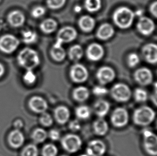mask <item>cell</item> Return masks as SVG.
I'll return each instance as SVG.
<instances>
[{
	"label": "cell",
	"instance_id": "obj_1",
	"mask_svg": "<svg viewBox=\"0 0 157 156\" xmlns=\"http://www.w3.org/2000/svg\"><path fill=\"white\" fill-rule=\"evenodd\" d=\"M135 18V13L127 6L117 8L113 15V20L115 25L121 29H128L132 26Z\"/></svg>",
	"mask_w": 157,
	"mask_h": 156
},
{
	"label": "cell",
	"instance_id": "obj_2",
	"mask_svg": "<svg viewBox=\"0 0 157 156\" xmlns=\"http://www.w3.org/2000/svg\"><path fill=\"white\" fill-rule=\"evenodd\" d=\"M17 61L19 65L26 70H33L40 64L38 53L30 48H25L19 52Z\"/></svg>",
	"mask_w": 157,
	"mask_h": 156
},
{
	"label": "cell",
	"instance_id": "obj_3",
	"mask_svg": "<svg viewBox=\"0 0 157 156\" xmlns=\"http://www.w3.org/2000/svg\"><path fill=\"white\" fill-rule=\"evenodd\" d=\"M156 113L153 109L148 106H142L135 110L132 115V120L136 125L145 127L153 122Z\"/></svg>",
	"mask_w": 157,
	"mask_h": 156
},
{
	"label": "cell",
	"instance_id": "obj_4",
	"mask_svg": "<svg viewBox=\"0 0 157 156\" xmlns=\"http://www.w3.org/2000/svg\"><path fill=\"white\" fill-rule=\"evenodd\" d=\"M61 144L66 152L69 154H74L81 149L83 142L78 135L70 133L66 134L62 138Z\"/></svg>",
	"mask_w": 157,
	"mask_h": 156
},
{
	"label": "cell",
	"instance_id": "obj_5",
	"mask_svg": "<svg viewBox=\"0 0 157 156\" xmlns=\"http://www.w3.org/2000/svg\"><path fill=\"white\" fill-rule=\"evenodd\" d=\"M110 93L113 99L120 103L129 101L132 95L129 87L123 83H117L114 84L110 89Z\"/></svg>",
	"mask_w": 157,
	"mask_h": 156
},
{
	"label": "cell",
	"instance_id": "obj_6",
	"mask_svg": "<svg viewBox=\"0 0 157 156\" xmlns=\"http://www.w3.org/2000/svg\"><path fill=\"white\" fill-rule=\"evenodd\" d=\"M143 147L145 152L151 156H156L157 154V136L148 129L143 131Z\"/></svg>",
	"mask_w": 157,
	"mask_h": 156
},
{
	"label": "cell",
	"instance_id": "obj_7",
	"mask_svg": "<svg viewBox=\"0 0 157 156\" xmlns=\"http://www.w3.org/2000/svg\"><path fill=\"white\" fill-rule=\"evenodd\" d=\"M69 76L72 82L82 84L87 81L89 73L85 66L82 64L75 63L70 68Z\"/></svg>",
	"mask_w": 157,
	"mask_h": 156
},
{
	"label": "cell",
	"instance_id": "obj_8",
	"mask_svg": "<svg viewBox=\"0 0 157 156\" xmlns=\"http://www.w3.org/2000/svg\"><path fill=\"white\" fill-rule=\"evenodd\" d=\"M129 116L125 108H117L113 111L110 116V121L115 128H123L128 124Z\"/></svg>",
	"mask_w": 157,
	"mask_h": 156
},
{
	"label": "cell",
	"instance_id": "obj_9",
	"mask_svg": "<svg viewBox=\"0 0 157 156\" xmlns=\"http://www.w3.org/2000/svg\"><path fill=\"white\" fill-rule=\"evenodd\" d=\"M20 41L11 34H5L0 37V50L5 54H11L19 46Z\"/></svg>",
	"mask_w": 157,
	"mask_h": 156
},
{
	"label": "cell",
	"instance_id": "obj_10",
	"mask_svg": "<svg viewBox=\"0 0 157 156\" xmlns=\"http://www.w3.org/2000/svg\"><path fill=\"white\" fill-rule=\"evenodd\" d=\"M76 30L70 26L61 28L56 35V41L59 44H62L72 42L77 36Z\"/></svg>",
	"mask_w": 157,
	"mask_h": 156
},
{
	"label": "cell",
	"instance_id": "obj_11",
	"mask_svg": "<svg viewBox=\"0 0 157 156\" xmlns=\"http://www.w3.org/2000/svg\"><path fill=\"white\" fill-rule=\"evenodd\" d=\"M116 76L115 70L108 66H104L98 69L96 78L101 85L105 86L112 82Z\"/></svg>",
	"mask_w": 157,
	"mask_h": 156
},
{
	"label": "cell",
	"instance_id": "obj_12",
	"mask_svg": "<svg viewBox=\"0 0 157 156\" xmlns=\"http://www.w3.org/2000/svg\"><path fill=\"white\" fill-rule=\"evenodd\" d=\"M134 79L142 86H147L153 81V74L151 70L147 68H139L134 74Z\"/></svg>",
	"mask_w": 157,
	"mask_h": 156
},
{
	"label": "cell",
	"instance_id": "obj_13",
	"mask_svg": "<svg viewBox=\"0 0 157 156\" xmlns=\"http://www.w3.org/2000/svg\"><path fill=\"white\" fill-rule=\"evenodd\" d=\"M106 151V144L100 139L90 141L86 148V154L88 156H102Z\"/></svg>",
	"mask_w": 157,
	"mask_h": 156
},
{
	"label": "cell",
	"instance_id": "obj_14",
	"mask_svg": "<svg viewBox=\"0 0 157 156\" xmlns=\"http://www.w3.org/2000/svg\"><path fill=\"white\" fill-rule=\"evenodd\" d=\"M86 55L87 59L91 61H99L104 56L105 49L102 45L94 42L87 46Z\"/></svg>",
	"mask_w": 157,
	"mask_h": 156
},
{
	"label": "cell",
	"instance_id": "obj_15",
	"mask_svg": "<svg viewBox=\"0 0 157 156\" xmlns=\"http://www.w3.org/2000/svg\"><path fill=\"white\" fill-rule=\"evenodd\" d=\"M137 28L140 34L149 36L153 33L155 29V22L149 17H140L137 24Z\"/></svg>",
	"mask_w": 157,
	"mask_h": 156
},
{
	"label": "cell",
	"instance_id": "obj_16",
	"mask_svg": "<svg viewBox=\"0 0 157 156\" xmlns=\"http://www.w3.org/2000/svg\"><path fill=\"white\" fill-rule=\"evenodd\" d=\"M29 106L33 112L41 114L46 112L48 108V104L43 97L34 96L29 99Z\"/></svg>",
	"mask_w": 157,
	"mask_h": 156
},
{
	"label": "cell",
	"instance_id": "obj_17",
	"mask_svg": "<svg viewBox=\"0 0 157 156\" xmlns=\"http://www.w3.org/2000/svg\"><path fill=\"white\" fill-rule=\"evenodd\" d=\"M142 55L145 60L149 63L155 64L157 61V46L153 43L145 44L143 47Z\"/></svg>",
	"mask_w": 157,
	"mask_h": 156
},
{
	"label": "cell",
	"instance_id": "obj_18",
	"mask_svg": "<svg viewBox=\"0 0 157 156\" xmlns=\"http://www.w3.org/2000/svg\"><path fill=\"white\" fill-rule=\"evenodd\" d=\"M9 144L13 149H19L25 142V136L21 130L14 129L9 133L8 137Z\"/></svg>",
	"mask_w": 157,
	"mask_h": 156
},
{
	"label": "cell",
	"instance_id": "obj_19",
	"mask_svg": "<svg viewBox=\"0 0 157 156\" xmlns=\"http://www.w3.org/2000/svg\"><path fill=\"white\" fill-rule=\"evenodd\" d=\"M54 117L59 124H66L70 118V110L66 106H58L54 110Z\"/></svg>",
	"mask_w": 157,
	"mask_h": 156
},
{
	"label": "cell",
	"instance_id": "obj_20",
	"mask_svg": "<svg viewBox=\"0 0 157 156\" xmlns=\"http://www.w3.org/2000/svg\"><path fill=\"white\" fill-rule=\"evenodd\" d=\"M114 33V28L111 24L104 23L98 28L96 33V36L99 40L105 41L112 38Z\"/></svg>",
	"mask_w": 157,
	"mask_h": 156
},
{
	"label": "cell",
	"instance_id": "obj_21",
	"mask_svg": "<svg viewBox=\"0 0 157 156\" xmlns=\"http://www.w3.org/2000/svg\"><path fill=\"white\" fill-rule=\"evenodd\" d=\"M110 105L107 101L98 99L94 104V111L99 118H104L108 114L110 110Z\"/></svg>",
	"mask_w": 157,
	"mask_h": 156
},
{
	"label": "cell",
	"instance_id": "obj_22",
	"mask_svg": "<svg viewBox=\"0 0 157 156\" xmlns=\"http://www.w3.org/2000/svg\"><path fill=\"white\" fill-rule=\"evenodd\" d=\"M78 24L82 31L89 33L92 31L95 28L96 20L90 16L84 15L79 19Z\"/></svg>",
	"mask_w": 157,
	"mask_h": 156
},
{
	"label": "cell",
	"instance_id": "obj_23",
	"mask_svg": "<svg viewBox=\"0 0 157 156\" xmlns=\"http://www.w3.org/2000/svg\"><path fill=\"white\" fill-rule=\"evenodd\" d=\"M50 55L54 61L61 62L66 58L67 53L62 44L55 42L50 50Z\"/></svg>",
	"mask_w": 157,
	"mask_h": 156
},
{
	"label": "cell",
	"instance_id": "obj_24",
	"mask_svg": "<svg viewBox=\"0 0 157 156\" xmlns=\"http://www.w3.org/2000/svg\"><path fill=\"white\" fill-rule=\"evenodd\" d=\"M90 91L86 87L81 86L75 88L72 91V96L75 101L83 103L89 98Z\"/></svg>",
	"mask_w": 157,
	"mask_h": 156
},
{
	"label": "cell",
	"instance_id": "obj_25",
	"mask_svg": "<svg viewBox=\"0 0 157 156\" xmlns=\"http://www.w3.org/2000/svg\"><path fill=\"white\" fill-rule=\"evenodd\" d=\"M8 20L13 27L19 28L23 25L25 20V18L21 11H13L9 14Z\"/></svg>",
	"mask_w": 157,
	"mask_h": 156
},
{
	"label": "cell",
	"instance_id": "obj_26",
	"mask_svg": "<svg viewBox=\"0 0 157 156\" xmlns=\"http://www.w3.org/2000/svg\"><path fill=\"white\" fill-rule=\"evenodd\" d=\"M93 130L96 135L103 136L108 133L109 125L103 118H99L93 123Z\"/></svg>",
	"mask_w": 157,
	"mask_h": 156
},
{
	"label": "cell",
	"instance_id": "obj_27",
	"mask_svg": "<svg viewBox=\"0 0 157 156\" xmlns=\"http://www.w3.org/2000/svg\"><path fill=\"white\" fill-rule=\"evenodd\" d=\"M58 24L55 19L47 18L43 20L40 25L41 31L45 34H51L57 30Z\"/></svg>",
	"mask_w": 157,
	"mask_h": 156
},
{
	"label": "cell",
	"instance_id": "obj_28",
	"mask_svg": "<svg viewBox=\"0 0 157 156\" xmlns=\"http://www.w3.org/2000/svg\"><path fill=\"white\" fill-rule=\"evenodd\" d=\"M69 59L77 63L79 61L84 55V50L82 46L79 44H75L70 47L68 53Z\"/></svg>",
	"mask_w": 157,
	"mask_h": 156
},
{
	"label": "cell",
	"instance_id": "obj_29",
	"mask_svg": "<svg viewBox=\"0 0 157 156\" xmlns=\"http://www.w3.org/2000/svg\"><path fill=\"white\" fill-rule=\"evenodd\" d=\"M31 137L35 144L42 143L47 139L48 133L44 128H37L33 131Z\"/></svg>",
	"mask_w": 157,
	"mask_h": 156
},
{
	"label": "cell",
	"instance_id": "obj_30",
	"mask_svg": "<svg viewBox=\"0 0 157 156\" xmlns=\"http://www.w3.org/2000/svg\"><path fill=\"white\" fill-rule=\"evenodd\" d=\"M75 113L77 118L80 120H87L91 115V111L87 106L82 105L75 109Z\"/></svg>",
	"mask_w": 157,
	"mask_h": 156
},
{
	"label": "cell",
	"instance_id": "obj_31",
	"mask_svg": "<svg viewBox=\"0 0 157 156\" xmlns=\"http://www.w3.org/2000/svg\"><path fill=\"white\" fill-rule=\"evenodd\" d=\"M102 6L101 0H85L84 6L90 13H96Z\"/></svg>",
	"mask_w": 157,
	"mask_h": 156
},
{
	"label": "cell",
	"instance_id": "obj_32",
	"mask_svg": "<svg viewBox=\"0 0 157 156\" xmlns=\"http://www.w3.org/2000/svg\"><path fill=\"white\" fill-rule=\"evenodd\" d=\"M148 93L147 91L142 88H137L134 92L135 101L137 103H144L148 99Z\"/></svg>",
	"mask_w": 157,
	"mask_h": 156
},
{
	"label": "cell",
	"instance_id": "obj_33",
	"mask_svg": "<svg viewBox=\"0 0 157 156\" xmlns=\"http://www.w3.org/2000/svg\"><path fill=\"white\" fill-rule=\"evenodd\" d=\"M22 39L23 42L26 44H32L37 41L38 35L33 31L26 30L22 33Z\"/></svg>",
	"mask_w": 157,
	"mask_h": 156
},
{
	"label": "cell",
	"instance_id": "obj_34",
	"mask_svg": "<svg viewBox=\"0 0 157 156\" xmlns=\"http://www.w3.org/2000/svg\"><path fill=\"white\" fill-rule=\"evenodd\" d=\"M58 149L55 144L48 143L43 147L41 150L42 156H57Z\"/></svg>",
	"mask_w": 157,
	"mask_h": 156
},
{
	"label": "cell",
	"instance_id": "obj_35",
	"mask_svg": "<svg viewBox=\"0 0 157 156\" xmlns=\"http://www.w3.org/2000/svg\"><path fill=\"white\" fill-rule=\"evenodd\" d=\"M39 149L36 144H29L25 146L21 152V156H38Z\"/></svg>",
	"mask_w": 157,
	"mask_h": 156
},
{
	"label": "cell",
	"instance_id": "obj_36",
	"mask_svg": "<svg viewBox=\"0 0 157 156\" xmlns=\"http://www.w3.org/2000/svg\"><path fill=\"white\" fill-rule=\"evenodd\" d=\"M39 122L43 127H49L53 125L54 120L51 114L45 112L41 114L39 118Z\"/></svg>",
	"mask_w": 157,
	"mask_h": 156
},
{
	"label": "cell",
	"instance_id": "obj_37",
	"mask_svg": "<svg viewBox=\"0 0 157 156\" xmlns=\"http://www.w3.org/2000/svg\"><path fill=\"white\" fill-rule=\"evenodd\" d=\"M23 80L26 84L29 85L34 84L36 81V74L33 70H26L23 76Z\"/></svg>",
	"mask_w": 157,
	"mask_h": 156
},
{
	"label": "cell",
	"instance_id": "obj_38",
	"mask_svg": "<svg viewBox=\"0 0 157 156\" xmlns=\"http://www.w3.org/2000/svg\"><path fill=\"white\" fill-rule=\"evenodd\" d=\"M127 64L129 68H134L138 65L140 61V58L137 54L135 53H130L129 55L128 56Z\"/></svg>",
	"mask_w": 157,
	"mask_h": 156
},
{
	"label": "cell",
	"instance_id": "obj_39",
	"mask_svg": "<svg viewBox=\"0 0 157 156\" xmlns=\"http://www.w3.org/2000/svg\"><path fill=\"white\" fill-rule=\"evenodd\" d=\"M67 0H46V4L49 9L57 10L61 8L66 4Z\"/></svg>",
	"mask_w": 157,
	"mask_h": 156
},
{
	"label": "cell",
	"instance_id": "obj_40",
	"mask_svg": "<svg viewBox=\"0 0 157 156\" xmlns=\"http://www.w3.org/2000/svg\"><path fill=\"white\" fill-rule=\"evenodd\" d=\"M92 93L96 96H104L108 93V90L104 86H96L92 89Z\"/></svg>",
	"mask_w": 157,
	"mask_h": 156
},
{
	"label": "cell",
	"instance_id": "obj_41",
	"mask_svg": "<svg viewBox=\"0 0 157 156\" xmlns=\"http://www.w3.org/2000/svg\"><path fill=\"white\" fill-rule=\"evenodd\" d=\"M46 9L44 6H37L34 7L31 11V15L35 18H39L45 15Z\"/></svg>",
	"mask_w": 157,
	"mask_h": 156
},
{
	"label": "cell",
	"instance_id": "obj_42",
	"mask_svg": "<svg viewBox=\"0 0 157 156\" xmlns=\"http://www.w3.org/2000/svg\"><path fill=\"white\" fill-rule=\"evenodd\" d=\"M48 133V137L53 141H57L61 139V134L59 130L52 129Z\"/></svg>",
	"mask_w": 157,
	"mask_h": 156
},
{
	"label": "cell",
	"instance_id": "obj_43",
	"mask_svg": "<svg viewBox=\"0 0 157 156\" xmlns=\"http://www.w3.org/2000/svg\"><path fill=\"white\" fill-rule=\"evenodd\" d=\"M69 128L73 132H77L81 129V124L78 120H72L69 124Z\"/></svg>",
	"mask_w": 157,
	"mask_h": 156
},
{
	"label": "cell",
	"instance_id": "obj_44",
	"mask_svg": "<svg viewBox=\"0 0 157 156\" xmlns=\"http://www.w3.org/2000/svg\"><path fill=\"white\" fill-rule=\"evenodd\" d=\"M150 12L154 17L156 18L157 16V2L155 1L151 3L150 6Z\"/></svg>",
	"mask_w": 157,
	"mask_h": 156
},
{
	"label": "cell",
	"instance_id": "obj_45",
	"mask_svg": "<svg viewBox=\"0 0 157 156\" xmlns=\"http://www.w3.org/2000/svg\"><path fill=\"white\" fill-rule=\"evenodd\" d=\"M13 124V127L15 129H19V130H21L24 126L23 122L20 119L15 120Z\"/></svg>",
	"mask_w": 157,
	"mask_h": 156
},
{
	"label": "cell",
	"instance_id": "obj_46",
	"mask_svg": "<svg viewBox=\"0 0 157 156\" xmlns=\"http://www.w3.org/2000/svg\"><path fill=\"white\" fill-rule=\"evenodd\" d=\"M5 73V68L4 66L0 63V78H1Z\"/></svg>",
	"mask_w": 157,
	"mask_h": 156
},
{
	"label": "cell",
	"instance_id": "obj_47",
	"mask_svg": "<svg viewBox=\"0 0 157 156\" xmlns=\"http://www.w3.org/2000/svg\"><path fill=\"white\" fill-rule=\"evenodd\" d=\"M75 11L76 12H79L81 10V7L79 6H75Z\"/></svg>",
	"mask_w": 157,
	"mask_h": 156
},
{
	"label": "cell",
	"instance_id": "obj_48",
	"mask_svg": "<svg viewBox=\"0 0 157 156\" xmlns=\"http://www.w3.org/2000/svg\"><path fill=\"white\" fill-rule=\"evenodd\" d=\"M78 156H88L86 154H82Z\"/></svg>",
	"mask_w": 157,
	"mask_h": 156
},
{
	"label": "cell",
	"instance_id": "obj_49",
	"mask_svg": "<svg viewBox=\"0 0 157 156\" xmlns=\"http://www.w3.org/2000/svg\"><path fill=\"white\" fill-rule=\"evenodd\" d=\"M69 156L68 155H66V154H63V155H61V156Z\"/></svg>",
	"mask_w": 157,
	"mask_h": 156
},
{
	"label": "cell",
	"instance_id": "obj_50",
	"mask_svg": "<svg viewBox=\"0 0 157 156\" xmlns=\"http://www.w3.org/2000/svg\"><path fill=\"white\" fill-rule=\"evenodd\" d=\"M1 1V0H0V1Z\"/></svg>",
	"mask_w": 157,
	"mask_h": 156
}]
</instances>
